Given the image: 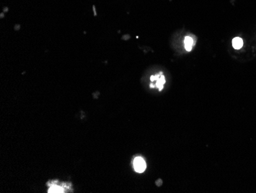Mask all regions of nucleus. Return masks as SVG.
<instances>
[{
	"label": "nucleus",
	"instance_id": "obj_1",
	"mask_svg": "<svg viewBox=\"0 0 256 193\" xmlns=\"http://www.w3.org/2000/svg\"><path fill=\"white\" fill-rule=\"evenodd\" d=\"M133 168L134 170L138 173H142L146 169V162L144 159L141 157H136L133 160Z\"/></svg>",
	"mask_w": 256,
	"mask_h": 193
},
{
	"label": "nucleus",
	"instance_id": "obj_2",
	"mask_svg": "<svg viewBox=\"0 0 256 193\" xmlns=\"http://www.w3.org/2000/svg\"><path fill=\"white\" fill-rule=\"evenodd\" d=\"M195 40L193 36H186L184 39V47L187 52L192 51V47L195 46Z\"/></svg>",
	"mask_w": 256,
	"mask_h": 193
},
{
	"label": "nucleus",
	"instance_id": "obj_3",
	"mask_svg": "<svg viewBox=\"0 0 256 193\" xmlns=\"http://www.w3.org/2000/svg\"><path fill=\"white\" fill-rule=\"evenodd\" d=\"M233 47L236 50H239V49H242L244 44V42H243V39L240 37H235L233 39Z\"/></svg>",
	"mask_w": 256,
	"mask_h": 193
},
{
	"label": "nucleus",
	"instance_id": "obj_4",
	"mask_svg": "<svg viewBox=\"0 0 256 193\" xmlns=\"http://www.w3.org/2000/svg\"><path fill=\"white\" fill-rule=\"evenodd\" d=\"M165 77H164V76H163V75L161 74L160 75V78L157 80V84H156V85H157V87H158L160 91H161V90L163 89V87H164V85L165 84Z\"/></svg>",
	"mask_w": 256,
	"mask_h": 193
},
{
	"label": "nucleus",
	"instance_id": "obj_5",
	"mask_svg": "<svg viewBox=\"0 0 256 193\" xmlns=\"http://www.w3.org/2000/svg\"><path fill=\"white\" fill-rule=\"evenodd\" d=\"M48 192H63V188L57 185H53L49 188Z\"/></svg>",
	"mask_w": 256,
	"mask_h": 193
},
{
	"label": "nucleus",
	"instance_id": "obj_6",
	"mask_svg": "<svg viewBox=\"0 0 256 193\" xmlns=\"http://www.w3.org/2000/svg\"><path fill=\"white\" fill-rule=\"evenodd\" d=\"M156 183H157V185H158V186H160V185L162 184V181L160 179H159L158 181H157V182Z\"/></svg>",
	"mask_w": 256,
	"mask_h": 193
}]
</instances>
